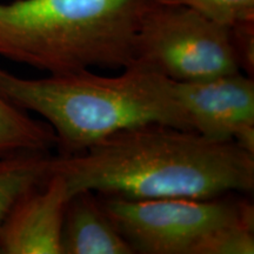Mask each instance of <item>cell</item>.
I'll list each match as a JSON object with an SVG mask.
<instances>
[{
	"label": "cell",
	"instance_id": "cell-10",
	"mask_svg": "<svg viewBox=\"0 0 254 254\" xmlns=\"http://www.w3.org/2000/svg\"><path fill=\"white\" fill-rule=\"evenodd\" d=\"M53 155L24 153L0 158V226L14 202L52 174Z\"/></svg>",
	"mask_w": 254,
	"mask_h": 254
},
{
	"label": "cell",
	"instance_id": "cell-9",
	"mask_svg": "<svg viewBox=\"0 0 254 254\" xmlns=\"http://www.w3.org/2000/svg\"><path fill=\"white\" fill-rule=\"evenodd\" d=\"M56 148L52 128L39 118L0 95V158L24 153H49Z\"/></svg>",
	"mask_w": 254,
	"mask_h": 254
},
{
	"label": "cell",
	"instance_id": "cell-3",
	"mask_svg": "<svg viewBox=\"0 0 254 254\" xmlns=\"http://www.w3.org/2000/svg\"><path fill=\"white\" fill-rule=\"evenodd\" d=\"M154 0L0 2V57L49 74L127 67Z\"/></svg>",
	"mask_w": 254,
	"mask_h": 254
},
{
	"label": "cell",
	"instance_id": "cell-11",
	"mask_svg": "<svg viewBox=\"0 0 254 254\" xmlns=\"http://www.w3.org/2000/svg\"><path fill=\"white\" fill-rule=\"evenodd\" d=\"M158 4L185 6L222 26L254 20V0H154Z\"/></svg>",
	"mask_w": 254,
	"mask_h": 254
},
{
	"label": "cell",
	"instance_id": "cell-12",
	"mask_svg": "<svg viewBox=\"0 0 254 254\" xmlns=\"http://www.w3.org/2000/svg\"><path fill=\"white\" fill-rule=\"evenodd\" d=\"M231 41L238 66L243 73L254 74V20L243 21L230 27Z\"/></svg>",
	"mask_w": 254,
	"mask_h": 254
},
{
	"label": "cell",
	"instance_id": "cell-8",
	"mask_svg": "<svg viewBox=\"0 0 254 254\" xmlns=\"http://www.w3.org/2000/svg\"><path fill=\"white\" fill-rule=\"evenodd\" d=\"M63 254H134L107 212L99 194L77 190L66 206Z\"/></svg>",
	"mask_w": 254,
	"mask_h": 254
},
{
	"label": "cell",
	"instance_id": "cell-1",
	"mask_svg": "<svg viewBox=\"0 0 254 254\" xmlns=\"http://www.w3.org/2000/svg\"><path fill=\"white\" fill-rule=\"evenodd\" d=\"M69 194L87 190L126 199L214 198L254 190V153L166 124L114 133L86 151L53 155Z\"/></svg>",
	"mask_w": 254,
	"mask_h": 254
},
{
	"label": "cell",
	"instance_id": "cell-4",
	"mask_svg": "<svg viewBox=\"0 0 254 254\" xmlns=\"http://www.w3.org/2000/svg\"><path fill=\"white\" fill-rule=\"evenodd\" d=\"M99 196L134 254H199L215 231L254 221L253 202L239 193L205 199Z\"/></svg>",
	"mask_w": 254,
	"mask_h": 254
},
{
	"label": "cell",
	"instance_id": "cell-5",
	"mask_svg": "<svg viewBox=\"0 0 254 254\" xmlns=\"http://www.w3.org/2000/svg\"><path fill=\"white\" fill-rule=\"evenodd\" d=\"M132 63L178 82L240 71L230 27L185 6L155 1L136 30Z\"/></svg>",
	"mask_w": 254,
	"mask_h": 254
},
{
	"label": "cell",
	"instance_id": "cell-6",
	"mask_svg": "<svg viewBox=\"0 0 254 254\" xmlns=\"http://www.w3.org/2000/svg\"><path fill=\"white\" fill-rule=\"evenodd\" d=\"M173 88L193 131L234 141L254 153L252 77L238 71L196 81H173Z\"/></svg>",
	"mask_w": 254,
	"mask_h": 254
},
{
	"label": "cell",
	"instance_id": "cell-2",
	"mask_svg": "<svg viewBox=\"0 0 254 254\" xmlns=\"http://www.w3.org/2000/svg\"><path fill=\"white\" fill-rule=\"evenodd\" d=\"M0 95L52 128L59 157L78 154L144 124L192 129L176 99L173 81L135 63L117 75L84 69L38 79L0 67Z\"/></svg>",
	"mask_w": 254,
	"mask_h": 254
},
{
	"label": "cell",
	"instance_id": "cell-7",
	"mask_svg": "<svg viewBox=\"0 0 254 254\" xmlns=\"http://www.w3.org/2000/svg\"><path fill=\"white\" fill-rule=\"evenodd\" d=\"M69 192L52 173L19 198L0 226V254H63V226Z\"/></svg>",
	"mask_w": 254,
	"mask_h": 254
}]
</instances>
